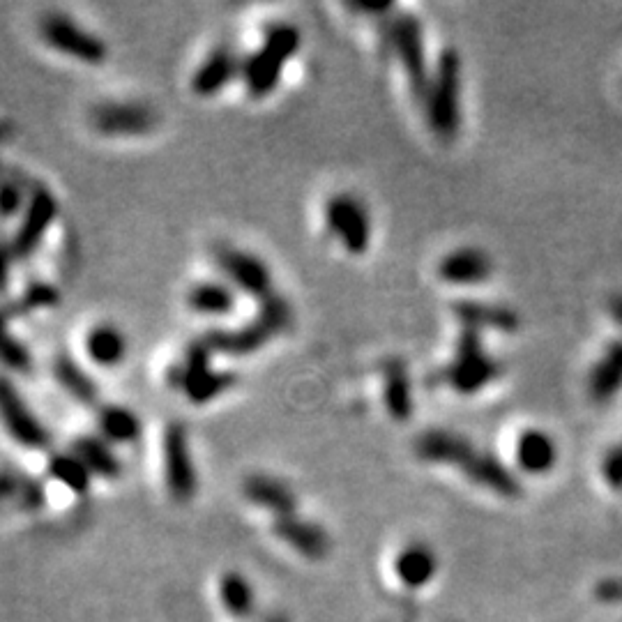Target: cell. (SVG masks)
I'll return each mask as SVG.
<instances>
[{"mask_svg":"<svg viewBox=\"0 0 622 622\" xmlns=\"http://www.w3.org/2000/svg\"><path fill=\"white\" fill-rule=\"evenodd\" d=\"M415 450L422 459L434 461V464H450L468 473V477L482 487H489L498 493L514 496L519 491V484L514 475L507 470L496 457L487 452H477L473 443L466 441L452 431L431 429L417 438Z\"/></svg>","mask_w":622,"mask_h":622,"instance_id":"6da1fadb","label":"cell"},{"mask_svg":"<svg viewBox=\"0 0 622 622\" xmlns=\"http://www.w3.org/2000/svg\"><path fill=\"white\" fill-rule=\"evenodd\" d=\"M302 44L300 30L286 21L272 24L265 28V35L259 44L242 63V77L247 95L252 100H265L275 93V88L282 81L284 67L291 63V58L298 53Z\"/></svg>","mask_w":622,"mask_h":622,"instance_id":"7a4b0ae2","label":"cell"},{"mask_svg":"<svg viewBox=\"0 0 622 622\" xmlns=\"http://www.w3.org/2000/svg\"><path fill=\"white\" fill-rule=\"evenodd\" d=\"M293 321V309L282 295H272L265 302H259V311L252 321L233 330H212L203 341L212 355H226V358H247L261 351L265 344L282 335Z\"/></svg>","mask_w":622,"mask_h":622,"instance_id":"3957f363","label":"cell"},{"mask_svg":"<svg viewBox=\"0 0 622 622\" xmlns=\"http://www.w3.org/2000/svg\"><path fill=\"white\" fill-rule=\"evenodd\" d=\"M37 33L51 51L74 60V63L100 67L109 60V47L102 37L81 26L77 19L65 12H47L40 17Z\"/></svg>","mask_w":622,"mask_h":622,"instance_id":"277c9868","label":"cell"},{"mask_svg":"<svg viewBox=\"0 0 622 622\" xmlns=\"http://www.w3.org/2000/svg\"><path fill=\"white\" fill-rule=\"evenodd\" d=\"M212 351L206 341L199 339L187 348L185 360L169 371V381L176 390H180L194 404H208V401L222 397L229 392L235 381L231 371H219L212 367Z\"/></svg>","mask_w":622,"mask_h":622,"instance_id":"5b68a950","label":"cell"},{"mask_svg":"<svg viewBox=\"0 0 622 622\" xmlns=\"http://www.w3.org/2000/svg\"><path fill=\"white\" fill-rule=\"evenodd\" d=\"M459 93H461V58L454 49L443 51L438 60L436 74H431V83L424 104H427V120L441 139H454L459 132Z\"/></svg>","mask_w":622,"mask_h":622,"instance_id":"8992f818","label":"cell"},{"mask_svg":"<svg viewBox=\"0 0 622 622\" xmlns=\"http://www.w3.org/2000/svg\"><path fill=\"white\" fill-rule=\"evenodd\" d=\"M162 475L173 503L189 505L199 491V470L194 464L192 438L182 422H169L162 436Z\"/></svg>","mask_w":622,"mask_h":622,"instance_id":"52a82bcc","label":"cell"},{"mask_svg":"<svg viewBox=\"0 0 622 622\" xmlns=\"http://www.w3.org/2000/svg\"><path fill=\"white\" fill-rule=\"evenodd\" d=\"M88 125L104 139H139L157 130L153 106L139 100H104L90 106Z\"/></svg>","mask_w":622,"mask_h":622,"instance_id":"ba28073f","label":"cell"},{"mask_svg":"<svg viewBox=\"0 0 622 622\" xmlns=\"http://www.w3.org/2000/svg\"><path fill=\"white\" fill-rule=\"evenodd\" d=\"M500 371H503L500 364L482 346L480 332L464 328L454 360L445 369V381L459 394H475L487 388L491 381H496Z\"/></svg>","mask_w":622,"mask_h":622,"instance_id":"9c48e42d","label":"cell"},{"mask_svg":"<svg viewBox=\"0 0 622 622\" xmlns=\"http://www.w3.org/2000/svg\"><path fill=\"white\" fill-rule=\"evenodd\" d=\"M215 263L224 282L231 284L238 293H245L259 302L275 295L272 270L259 254L235 245H219L215 249Z\"/></svg>","mask_w":622,"mask_h":622,"instance_id":"30bf717a","label":"cell"},{"mask_svg":"<svg viewBox=\"0 0 622 622\" xmlns=\"http://www.w3.org/2000/svg\"><path fill=\"white\" fill-rule=\"evenodd\" d=\"M0 427L14 443L30 452H47L51 434L7 376H0Z\"/></svg>","mask_w":622,"mask_h":622,"instance_id":"8fae6325","label":"cell"},{"mask_svg":"<svg viewBox=\"0 0 622 622\" xmlns=\"http://www.w3.org/2000/svg\"><path fill=\"white\" fill-rule=\"evenodd\" d=\"M56 217H58L56 196L51 194V189L37 185L33 192L28 194L26 210L21 212V222L10 240L14 259L28 261L30 256L37 252V247L42 245V240L47 238Z\"/></svg>","mask_w":622,"mask_h":622,"instance_id":"7c38bea8","label":"cell"},{"mask_svg":"<svg viewBox=\"0 0 622 622\" xmlns=\"http://www.w3.org/2000/svg\"><path fill=\"white\" fill-rule=\"evenodd\" d=\"M325 222L348 254H364L371 240V219L358 196L339 192L325 206Z\"/></svg>","mask_w":622,"mask_h":622,"instance_id":"4fadbf2b","label":"cell"},{"mask_svg":"<svg viewBox=\"0 0 622 622\" xmlns=\"http://www.w3.org/2000/svg\"><path fill=\"white\" fill-rule=\"evenodd\" d=\"M390 44L397 53L401 67H404L408 81L415 90L417 97L427 95L431 77L427 72V60H424V42H422V26L413 14H401L390 24Z\"/></svg>","mask_w":622,"mask_h":622,"instance_id":"5bb4252c","label":"cell"},{"mask_svg":"<svg viewBox=\"0 0 622 622\" xmlns=\"http://www.w3.org/2000/svg\"><path fill=\"white\" fill-rule=\"evenodd\" d=\"M242 63H245V56H240L231 44H219L196 67L189 79V88L201 100H212L242 77Z\"/></svg>","mask_w":622,"mask_h":622,"instance_id":"9a60e30c","label":"cell"},{"mask_svg":"<svg viewBox=\"0 0 622 622\" xmlns=\"http://www.w3.org/2000/svg\"><path fill=\"white\" fill-rule=\"evenodd\" d=\"M242 496L247 503L259 507L263 512H270L275 519L293 517L298 510V498L293 489L279 477L256 473L242 480Z\"/></svg>","mask_w":622,"mask_h":622,"instance_id":"2e32d148","label":"cell"},{"mask_svg":"<svg viewBox=\"0 0 622 622\" xmlns=\"http://www.w3.org/2000/svg\"><path fill=\"white\" fill-rule=\"evenodd\" d=\"M185 305L196 316L224 318L238 307V291L224 279H203L187 288Z\"/></svg>","mask_w":622,"mask_h":622,"instance_id":"e0dca14e","label":"cell"},{"mask_svg":"<svg viewBox=\"0 0 622 622\" xmlns=\"http://www.w3.org/2000/svg\"><path fill=\"white\" fill-rule=\"evenodd\" d=\"M493 263L487 252L475 247H461L457 252L447 254L438 265V277L454 286H475L484 284L491 277Z\"/></svg>","mask_w":622,"mask_h":622,"instance_id":"ac0fdd59","label":"cell"},{"mask_svg":"<svg viewBox=\"0 0 622 622\" xmlns=\"http://www.w3.org/2000/svg\"><path fill=\"white\" fill-rule=\"evenodd\" d=\"M83 348H86L88 360L102 369L120 367L130 355V339L118 328L116 323H97L88 330L86 339H83Z\"/></svg>","mask_w":622,"mask_h":622,"instance_id":"d6986e66","label":"cell"},{"mask_svg":"<svg viewBox=\"0 0 622 622\" xmlns=\"http://www.w3.org/2000/svg\"><path fill=\"white\" fill-rule=\"evenodd\" d=\"M97 431L106 443L130 445L136 443L143 434V422L136 411L123 404H104L97 408Z\"/></svg>","mask_w":622,"mask_h":622,"instance_id":"ffe728a7","label":"cell"},{"mask_svg":"<svg viewBox=\"0 0 622 622\" xmlns=\"http://www.w3.org/2000/svg\"><path fill=\"white\" fill-rule=\"evenodd\" d=\"M622 390V339L611 341L588 376V394L597 404H606Z\"/></svg>","mask_w":622,"mask_h":622,"instance_id":"44dd1931","label":"cell"},{"mask_svg":"<svg viewBox=\"0 0 622 622\" xmlns=\"http://www.w3.org/2000/svg\"><path fill=\"white\" fill-rule=\"evenodd\" d=\"M70 452L77 454L90 475L100 480H118L123 473V461L116 454V447L106 443L102 436H79L74 438Z\"/></svg>","mask_w":622,"mask_h":622,"instance_id":"7402d4cb","label":"cell"},{"mask_svg":"<svg viewBox=\"0 0 622 622\" xmlns=\"http://www.w3.org/2000/svg\"><path fill=\"white\" fill-rule=\"evenodd\" d=\"M272 533H275L279 540L291 546L302 556L307 558H321L328 551V535L323 533L321 528L314 526V523L302 521L293 514V517L275 519L272 523Z\"/></svg>","mask_w":622,"mask_h":622,"instance_id":"603a6c76","label":"cell"},{"mask_svg":"<svg viewBox=\"0 0 622 622\" xmlns=\"http://www.w3.org/2000/svg\"><path fill=\"white\" fill-rule=\"evenodd\" d=\"M454 314L466 330H498V332H514L521 325L519 316L512 309L498 305H484V302H457Z\"/></svg>","mask_w":622,"mask_h":622,"instance_id":"cb8c5ba5","label":"cell"},{"mask_svg":"<svg viewBox=\"0 0 622 622\" xmlns=\"http://www.w3.org/2000/svg\"><path fill=\"white\" fill-rule=\"evenodd\" d=\"M383 399L394 420H408L413 415V385L404 362L383 364Z\"/></svg>","mask_w":622,"mask_h":622,"instance_id":"d4e9b609","label":"cell"},{"mask_svg":"<svg viewBox=\"0 0 622 622\" xmlns=\"http://www.w3.org/2000/svg\"><path fill=\"white\" fill-rule=\"evenodd\" d=\"M217 599L224 613L233 620H249L256 609V595L252 583L240 572H224L217 581Z\"/></svg>","mask_w":622,"mask_h":622,"instance_id":"484cf974","label":"cell"},{"mask_svg":"<svg viewBox=\"0 0 622 622\" xmlns=\"http://www.w3.org/2000/svg\"><path fill=\"white\" fill-rule=\"evenodd\" d=\"M51 371L56 383L70 394L74 401H81V404L86 406H95L97 401H100V390H97L93 376H90L77 360L70 358V355H58V358L53 360Z\"/></svg>","mask_w":622,"mask_h":622,"instance_id":"4316f807","label":"cell"},{"mask_svg":"<svg viewBox=\"0 0 622 622\" xmlns=\"http://www.w3.org/2000/svg\"><path fill=\"white\" fill-rule=\"evenodd\" d=\"M558 450L553 438L540 429H528L517 443V461L528 473H546L556 464Z\"/></svg>","mask_w":622,"mask_h":622,"instance_id":"83f0119b","label":"cell"},{"mask_svg":"<svg viewBox=\"0 0 622 622\" xmlns=\"http://www.w3.org/2000/svg\"><path fill=\"white\" fill-rule=\"evenodd\" d=\"M47 470L51 480L63 484V487L70 489L72 493H86L90 489V482H93L90 470L83 466V461L74 452L53 454L49 459Z\"/></svg>","mask_w":622,"mask_h":622,"instance_id":"f1b7e54d","label":"cell"},{"mask_svg":"<svg viewBox=\"0 0 622 622\" xmlns=\"http://www.w3.org/2000/svg\"><path fill=\"white\" fill-rule=\"evenodd\" d=\"M10 321L12 311L0 309V364H5L12 371H24V374H28L30 367H33V358H30V351L24 341L14 337V332L10 330Z\"/></svg>","mask_w":622,"mask_h":622,"instance_id":"f546056e","label":"cell"},{"mask_svg":"<svg viewBox=\"0 0 622 622\" xmlns=\"http://www.w3.org/2000/svg\"><path fill=\"white\" fill-rule=\"evenodd\" d=\"M28 196L24 194V187H19L17 182H0V219H12L21 215L26 210Z\"/></svg>","mask_w":622,"mask_h":622,"instance_id":"4dcf8cb0","label":"cell"},{"mask_svg":"<svg viewBox=\"0 0 622 622\" xmlns=\"http://www.w3.org/2000/svg\"><path fill=\"white\" fill-rule=\"evenodd\" d=\"M58 302V293L53 291L47 284H33L26 291L24 298H21L17 305H14L12 314H24V311H37V309H47L53 307Z\"/></svg>","mask_w":622,"mask_h":622,"instance_id":"1f68e13d","label":"cell"},{"mask_svg":"<svg viewBox=\"0 0 622 622\" xmlns=\"http://www.w3.org/2000/svg\"><path fill=\"white\" fill-rule=\"evenodd\" d=\"M17 498H35V493L26 482H21V477L7 473V470H0V503Z\"/></svg>","mask_w":622,"mask_h":622,"instance_id":"d6a6232c","label":"cell"},{"mask_svg":"<svg viewBox=\"0 0 622 622\" xmlns=\"http://www.w3.org/2000/svg\"><path fill=\"white\" fill-rule=\"evenodd\" d=\"M604 477L611 487H622V445L613 447L604 459Z\"/></svg>","mask_w":622,"mask_h":622,"instance_id":"836d02e7","label":"cell"},{"mask_svg":"<svg viewBox=\"0 0 622 622\" xmlns=\"http://www.w3.org/2000/svg\"><path fill=\"white\" fill-rule=\"evenodd\" d=\"M14 252L10 242H0V295L7 293L12 282V265H14Z\"/></svg>","mask_w":622,"mask_h":622,"instance_id":"e575fe53","label":"cell"},{"mask_svg":"<svg viewBox=\"0 0 622 622\" xmlns=\"http://www.w3.org/2000/svg\"><path fill=\"white\" fill-rule=\"evenodd\" d=\"M609 309H611L613 321H616V323L620 325V328H622V295H616V298H611Z\"/></svg>","mask_w":622,"mask_h":622,"instance_id":"d590c367","label":"cell"},{"mask_svg":"<svg viewBox=\"0 0 622 622\" xmlns=\"http://www.w3.org/2000/svg\"><path fill=\"white\" fill-rule=\"evenodd\" d=\"M268 622H284V620H279V618H270Z\"/></svg>","mask_w":622,"mask_h":622,"instance_id":"8d00e7d4","label":"cell"}]
</instances>
